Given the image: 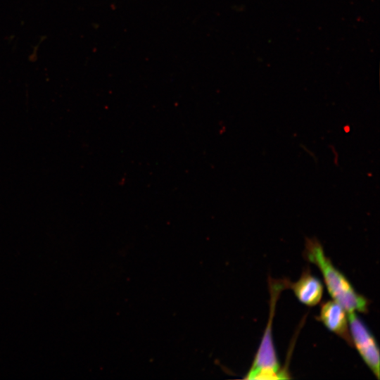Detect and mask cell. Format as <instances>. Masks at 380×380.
<instances>
[{
	"mask_svg": "<svg viewBox=\"0 0 380 380\" xmlns=\"http://www.w3.org/2000/svg\"><path fill=\"white\" fill-rule=\"evenodd\" d=\"M304 256L319 268L330 296L346 312L366 313L368 311V300L358 293L343 274L333 265L316 238H306Z\"/></svg>",
	"mask_w": 380,
	"mask_h": 380,
	"instance_id": "cell-1",
	"label": "cell"
},
{
	"mask_svg": "<svg viewBox=\"0 0 380 380\" xmlns=\"http://www.w3.org/2000/svg\"><path fill=\"white\" fill-rule=\"evenodd\" d=\"M288 279H269L270 312L267 327L246 379H289L281 371L272 338V323L277 300L281 291L288 289Z\"/></svg>",
	"mask_w": 380,
	"mask_h": 380,
	"instance_id": "cell-2",
	"label": "cell"
},
{
	"mask_svg": "<svg viewBox=\"0 0 380 380\" xmlns=\"http://www.w3.org/2000/svg\"><path fill=\"white\" fill-rule=\"evenodd\" d=\"M348 320L353 346L379 379V349L374 336L355 312H348Z\"/></svg>",
	"mask_w": 380,
	"mask_h": 380,
	"instance_id": "cell-3",
	"label": "cell"
},
{
	"mask_svg": "<svg viewBox=\"0 0 380 380\" xmlns=\"http://www.w3.org/2000/svg\"><path fill=\"white\" fill-rule=\"evenodd\" d=\"M318 319L329 331L353 346L346 310L338 303L334 300L323 303Z\"/></svg>",
	"mask_w": 380,
	"mask_h": 380,
	"instance_id": "cell-4",
	"label": "cell"
},
{
	"mask_svg": "<svg viewBox=\"0 0 380 380\" xmlns=\"http://www.w3.org/2000/svg\"><path fill=\"white\" fill-rule=\"evenodd\" d=\"M288 289H291L302 303L312 307L322 298L324 287L322 281L314 276L309 268L304 270L296 282L289 281Z\"/></svg>",
	"mask_w": 380,
	"mask_h": 380,
	"instance_id": "cell-5",
	"label": "cell"
}]
</instances>
